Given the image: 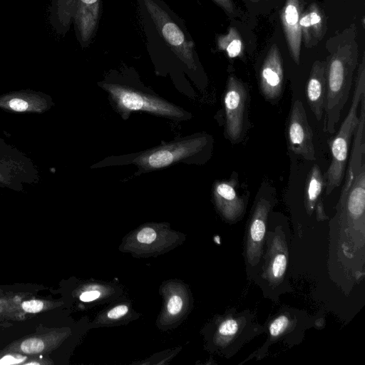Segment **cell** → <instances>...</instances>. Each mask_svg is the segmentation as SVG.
Instances as JSON below:
<instances>
[{"instance_id":"603a6c76","label":"cell","mask_w":365,"mask_h":365,"mask_svg":"<svg viewBox=\"0 0 365 365\" xmlns=\"http://www.w3.org/2000/svg\"><path fill=\"white\" fill-rule=\"evenodd\" d=\"M182 307V300L179 296L172 297L168 303V310L171 314H178Z\"/></svg>"},{"instance_id":"5b68a950","label":"cell","mask_w":365,"mask_h":365,"mask_svg":"<svg viewBox=\"0 0 365 365\" xmlns=\"http://www.w3.org/2000/svg\"><path fill=\"white\" fill-rule=\"evenodd\" d=\"M206 135L197 133L134 154L119 156L115 164H133L140 173L165 168L179 163H192L207 146Z\"/></svg>"},{"instance_id":"d6986e66","label":"cell","mask_w":365,"mask_h":365,"mask_svg":"<svg viewBox=\"0 0 365 365\" xmlns=\"http://www.w3.org/2000/svg\"><path fill=\"white\" fill-rule=\"evenodd\" d=\"M290 319L286 314L276 317L269 324V336L272 339L280 336L289 326Z\"/></svg>"},{"instance_id":"83f0119b","label":"cell","mask_w":365,"mask_h":365,"mask_svg":"<svg viewBox=\"0 0 365 365\" xmlns=\"http://www.w3.org/2000/svg\"><path fill=\"white\" fill-rule=\"evenodd\" d=\"M16 359L11 357V356H6L1 361H0V364H13L16 362Z\"/></svg>"},{"instance_id":"7402d4cb","label":"cell","mask_w":365,"mask_h":365,"mask_svg":"<svg viewBox=\"0 0 365 365\" xmlns=\"http://www.w3.org/2000/svg\"><path fill=\"white\" fill-rule=\"evenodd\" d=\"M43 308V303L40 300H29L22 303V309L29 313H36Z\"/></svg>"},{"instance_id":"4fadbf2b","label":"cell","mask_w":365,"mask_h":365,"mask_svg":"<svg viewBox=\"0 0 365 365\" xmlns=\"http://www.w3.org/2000/svg\"><path fill=\"white\" fill-rule=\"evenodd\" d=\"M327 92V65L325 61H316L312 66L306 85L307 103L317 121L324 110Z\"/></svg>"},{"instance_id":"f1b7e54d","label":"cell","mask_w":365,"mask_h":365,"mask_svg":"<svg viewBox=\"0 0 365 365\" xmlns=\"http://www.w3.org/2000/svg\"><path fill=\"white\" fill-rule=\"evenodd\" d=\"M250 1H251L252 2H257V1H259V0H250Z\"/></svg>"},{"instance_id":"e0dca14e","label":"cell","mask_w":365,"mask_h":365,"mask_svg":"<svg viewBox=\"0 0 365 365\" xmlns=\"http://www.w3.org/2000/svg\"><path fill=\"white\" fill-rule=\"evenodd\" d=\"M267 265L266 272L268 279L273 284H279L283 279L287 266V257L285 250H280L277 252L272 251Z\"/></svg>"},{"instance_id":"8992f818","label":"cell","mask_w":365,"mask_h":365,"mask_svg":"<svg viewBox=\"0 0 365 365\" xmlns=\"http://www.w3.org/2000/svg\"><path fill=\"white\" fill-rule=\"evenodd\" d=\"M247 90L235 76L228 77L224 95L225 130L228 138L237 142L242 137L245 125Z\"/></svg>"},{"instance_id":"7a4b0ae2","label":"cell","mask_w":365,"mask_h":365,"mask_svg":"<svg viewBox=\"0 0 365 365\" xmlns=\"http://www.w3.org/2000/svg\"><path fill=\"white\" fill-rule=\"evenodd\" d=\"M356 27L352 24L327 42V92L324 130L333 134L341 112L349 96L354 74L358 66L359 47Z\"/></svg>"},{"instance_id":"9a60e30c","label":"cell","mask_w":365,"mask_h":365,"mask_svg":"<svg viewBox=\"0 0 365 365\" xmlns=\"http://www.w3.org/2000/svg\"><path fill=\"white\" fill-rule=\"evenodd\" d=\"M218 50L225 52L230 58H236L243 52V43L241 36L235 27H230L225 34L217 38Z\"/></svg>"},{"instance_id":"9c48e42d","label":"cell","mask_w":365,"mask_h":365,"mask_svg":"<svg viewBox=\"0 0 365 365\" xmlns=\"http://www.w3.org/2000/svg\"><path fill=\"white\" fill-rule=\"evenodd\" d=\"M284 70L280 51L273 44L262 63L259 72V88L268 101L277 99L282 90Z\"/></svg>"},{"instance_id":"8fae6325","label":"cell","mask_w":365,"mask_h":365,"mask_svg":"<svg viewBox=\"0 0 365 365\" xmlns=\"http://www.w3.org/2000/svg\"><path fill=\"white\" fill-rule=\"evenodd\" d=\"M302 9L301 0H286L280 16L290 55L297 64L299 63L302 41L299 25Z\"/></svg>"},{"instance_id":"44dd1931","label":"cell","mask_w":365,"mask_h":365,"mask_svg":"<svg viewBox=\"0 0 365 365\" xmlns=\"http://www.w3.org/2000/svg\"><path fill=\"white\" fill-rule=\"evenodd\" d=\"M156 238L155 231L150 227L142 229L137 235V240L141 243L150 244Z\"/></svg>"},{"instance_id":"d4e9b609","label":"cell","mask_w":365,"mask_h":365,"mask_svg":"<svg viewBox=\"0 0 365 365\" xmlns=\"http://www.w3.org/2000/svg\"><path fill=\"white\" fill-rule=\"evenodd\" d=\"M9 106L16 111H24L28 108V103L20 98H13L9 101Z\"/></svg>"},{"instance_id":"cb8c5ba5","label":"cell","mask_w":365,"mask_h":365,"mask_svg":"<svg viewBox=\"0 0 365 365\" xmlns=\"http://www.w3.org/2000/svg\"><path fill=\"white\" fill-rule=\"evenodd\" d=\"M219 6L227 15H234L236 11L235 5L232 0H212Z\"/></svg>"},{"instance_id":"277c9868","label":"cell","mask_w":365,"mask_h":365,"mask_svg":"<svg viewBox=\"0 0 365 365\" xmlns=\"http://www.w3.org/2000/svg\"><path fill=\"white\" fill-rule=\"evenodd\" d=\"M99 85L108 93L113 105L124 119L128 118L131 113L137 111L174 120L190 118L182 108L150 90L109 80L101 81Z\"/></svg>"},{"instance_id":"5bb4252c","label":"cell","mask_w":365,"mask_h":365,"mask_svg":"<svg viewBox=\"0 0 365 365\" xmlns=\"http://www.w3.org/2000/svg\"><path fill=\"white\" fill-rule=\"evenodd\" d=\"M325 188L324 175L319 167L314 165L309 170L305 184L304 190V205L309 213L314 210L317 211V217H324L322 204V194Z\"/></svg>"},{"instance_id":"4316f807","label":"cell","mask_w":365,"mask_h":365,"mask_svg":"<svg viewBox=\"0 0 365 365\" xmlns=\"http://www.w3.org/2000/svg\"><path fill=\"white\" fill-rule=\"evenodd\" d=\"M100 295L101 293L98 291H87L81 294L80 299L83 302H91L98 298Z\"/></svg>"},{"instance_id":"ffe728a7","label":"cell","mask_w":365,"mask_h":365,"mask_svg":"<svg viewBox=\"0 0 365 365\" xmlns=\"http://www.w3.org/2000/svg\"><path fill=\"white\" fill-rule=\"evenodd\" d=\"M44 344L38 338H29L21 344V350L26 354H36L41 353L44 349Z\"/></svg>"},{"instance_id":"3957f363","label":"cell","mask_w":365,"mask_h":365,"mask_svg":"<svg viewBox=\"0 0 365 365\" xmlns=\"http://www.w3.org/2000/svg\"><path fill=\"white\" fill-rule=\"evenodd\" d=\"M363 96H365L364 53L358 66L354 91L348 114L330 143L331 160L324 175L327 195L341 185L344 176L350 142L359 123L358 109Z\"/></svg>"},{"instance_id":"2e32d148","label":"cell","mask_w":365,"mask_h":365,"mask_svg":"<svg viewBox=\"0 0 365 365\" xmlns=\"http://www.w3.org/2000/svg\"><path fill=\"white\" fill-rule=\"evenodd\" d=\"M307 11L311 34L315 46L325 35L327 31L326 18L324 12L316 3H312Z\"/></svg>"},{"instance_id":"7c38bea8","label":"cell","mask_w":365,"mask_h":365,"mask_svg":"<svg viewBox=\"0 0 365 365\" xmlns=\"http://www.w3.org/2000/svg\"><path fill=\"white\" fill-rule=\"evenodd\" d=\"M237 180L217 181L213 185V196L216 205L223 216L231 222L239 220L245 207V200L237 191Z\"/></svg>"},{"instance_id":"484cf974","label":"cell","mask_w":365,"mask_h":365,"mask_svg":"<svg viewBox=\"0 0 365 365\" xmlns=\"http://www.w3.org/2000/svg\"><path fill=\"white\" fill-rule=\"evenodd\" d=\"M128 307L125 305H119L112 309L108 313V317L110 319H118L127 313Z\"/></svg>"},{"instance_id":"30bf717a","label":"cell","mask_w":365,"mask_h":365,"mask_svg":"<svg viewBox=\"0 0 365 365\" xmlns=\"http://www.w3.org/2000/svg\"><path fill=\"white\" fill-rule=\"evenodd\" d=\"M270 207L269 201L262 198L257 202L251 217L247 232L246 256L247 262L252 266L257 264L261 257Z\"/></svg>"},{"instance_id":"ba28073f","label":"cell","mask_w":365,"mask_h":365,"mask_svg":"<svg viewBox=\"0 0 365 365\" xmlns=\"http://www.w3.org/2000/svg\"><path fill=\"white\" fill-rule=\"evenodd\" d=\"M101 12L102 0H76L75 29L83 48L88 47L95 38Z\"/></svg>"},{"instance_id":"ac0fdd59","label":"cell","mask_w":365,"mask_h":365,"mask_svg":"<svg viewBox=\"0 0 365 365\" xmlns=\"http://www.w3.org/2000/svg\"><path fill=\"white\" fill-rule=\"evenodd\" d=\"M242 327L238 318H229L224 320L218 329L219 334L229 338L232 341H235L241 333Z\"/></svg>"},{"instance_id":"52a82bcc","label":"cell","mask_w":365,"mask_h":365,"mask_svg":"<svg viewBox=\"0 0 365 365\" xmlns=\"http://www.w3.org/2000/svg\"><path fill=\"white\" fill-rule=\"evenodd\" d=\"M287 139L290 149L307 160L313 161L315 149L312 129L307 120L302 103L296 100L292 107L287 126Z\"/></svg>"},{"instance_id":"6da1fadb","label":"cell","mask_w":365,"mask_h":365,"mask_svg":"<svg viewBox=\"0 0 365 365\" xmlns=\"http://www.w3.org/2000/svg\"><path fill=\"white\" fill-rule=\"evenodd\" d=\"M145 47L159 66L198 73L195 44L183 20L163 0H136Z\"/></svg>"}]
</instances>
